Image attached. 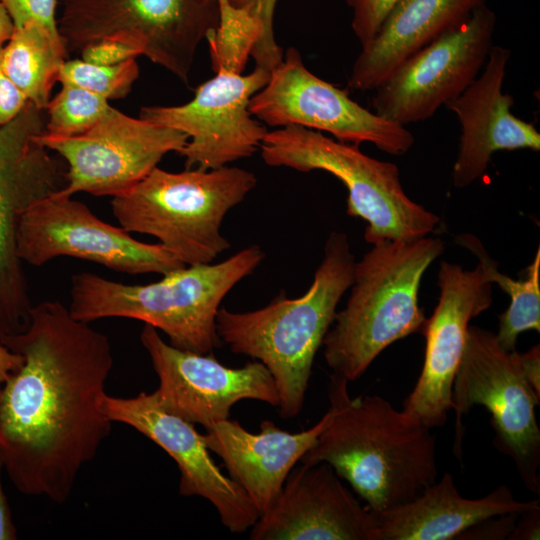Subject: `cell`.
Segmentation results:
<instances>
[{"label":"cell","mask_w":540,"mask_h":540,"mask_svg":"<svg viewBox=\"0 0 540 540\" xmlns=\"http://www.w3.org/2000/svg\"><path fill=\"white\" fill-rule=\"evenodd\" d=\"M0 46V125L14 119L29 102L3 69Z\"/></svg>","instance_id":"33"},{"label":"cell","mask_w":540,"mask_h":540,"mask_svg":"<svg viewBox=\"0 0 540 540\" xmlns=\"http://www.w3.org/2000/svg\"><path fill=\"white\" fill-rule=\"evenodd\" d=\"M330 419L300 463L329 464L373 512L407 503L438 478L431 428L378 395L352 398L333 373Z\"/></svg>","instance_id":"2"},{"label":"cell","mask_w":540,"mask_h":540,"mask_svg":"<svg viewBox=\"0 0 540 540\" xmlns=\"http://www.w3.org/2000/svg\"><path fill=\"white\" fill-rule=\"evenodd\" d=\"M511 52L492 46L482 71L455 99L445 104L461 126L453 185L465 188L486 172L493 153L501 150H540L535 126L511 112L514 98L503 92Z\"/></svg>","instance_id":"20"},{"label":"cell","mask_w":540,"mask_h":540,"mask_svg":"<svg viewBox=\"0 0 540 540\" xmlns=\"http://www.w3.org/2000/svg\"><path fill=\"white\" fill-rule=\"evenodd\" d=\"M400 0H346L352 9V30L361 48L375 37L389 13Z\"/></svg>","instance_id":"29"},{"label":"cell","mask_w":540,"mask_h":540,"mask_svg":"<svg viewBox=\"0 0 540 540\" xmlns=\"http://www.w3.org/2000/svg\"><path fill=\"white\" fill-rule=\"evenodd\" d=\"M138 77L136 57L113 65H98L75 59L64 62L58 82L84 88L109 101L127 96Z\"/></svg>","instance_id":"28"},{"label":"cell","mask_w":540,"mask_h":540,"mask_svg":"<svg viewBox=\"0 0 540 540\" xmlns=\"http://www.w3.org/2000/svg\"><path fill=\"white\" fill-rule=\"evenodd\" d=\"M67 51L59 34L36 22L14 27L1 52L3 69L29 102L46 109Z\"/></svg>","instance_id":"24"},{"label":"cell","mask_w":540,"mask_h":540,"mask_svg":"<svg viewBox=\"0 0 540 540\" xmlns=\"http://www.w3.org/2000/svg\"><path fill=\"white\" fill-rule=\"evenodd\" d=\"M13 31V21L5 6L0 1V46H4V44L10 39Z\"/></svg>","instance_id":"39"},{"label":"cell","mask_w":540,"mask_h":540,"mask_svg":"<svg viewBox=\"0 0 540 540\" xmlns=\"http://www.w3.org/2000/svg\"><path fill=\"white\" fill-rule=\"evenodd\" d=\"M488 0H400L372 41L361 48L348 84L376 89L408 57L465 22Z\"/></svg>","instance_id":"23"},{"label":"cell","mask_w":540,"mask_h":540,"mask_svg":"<svg viewBox=\"0 0 540 540\" xmlns=\"http://www.w3.org/2000/svg\"><path fill=\"white\" fill-rule=\"evenodd\" d=\"M259 150L268 166L320 170L338 178L348 191L347 214L367 223L364 238L372 245L428 236L440 224L436 214L405 193L394 163L374 159L358 145L285 126L268 131Z\"/></svg>","instance_id":"7"},{"label":"cell","mask_w":540,"mask_h":540,"mask_svg":"<svg viewBox=\"0 0 540 540\" xmlns=\"http://www.w3.org/2000/svg\"><path fill=\"white\" fill-rule=\"evenodd\" d=\"M101 408L112 422L129 425L160 446L178 466L179 493L208 500L229 531L242 533L256 523L258 511L242 488L216 465L203 434L193 423L162 408L153 392L131 398L106 394Z\"/></svg>","instance_id":"18"},{"label":"cell","mask_w":540,"mask_h":540,"mask_svg":"<svg viewBox=\"0 0 540 540\" xmlns=\"http://www.w3.org/2000/svg\"><path fill=\"white\" fill-rule=\"evenodd\" d=\"M535 509H540L539 499L518 501L506 485L482 498H465L445 472L417 498L374 513L375 540H450L490 517Z\"/></svg>","instance_id":"22"},{"label":"cell","mask_w":540,"mask_h":540,"mask_svg":"<svg viewBox=\"0 0 540 540\" xmlns=\"http://www.w3.org/2000/svg\"><path fill=\"white\" fill-rule=\"evenodd\" d=\"M355 263L347 235L332 231L313 282L302 296L280 295L252 311L218 310L220 341L231 352L266 366L278 390L283 419L296 417L303 408L315 355L342 296L352 285Z\"/></svg>","instance_id":"3"},{"label":"cell","mask_w":540,"mask_h":540,"mask_svg":"<svg viewBox=\"0 0 540 540\" xmlns=\"http://www.w3.org/2000/svg\"><path fill=\"white\" fill-rule=\"evenodd\" d=\"M140 341L159 379L153 392L159 405L194 425L207 428L228 419L233 405L246 399L279 406L275 381L257 360L242 367H228L213 353L198 354L173 347L148 324L141 331Z\"/></svg>","instance_id":"16"},{"label":"cell","mask_w":540,"mask_h":540,"mask_svg":"<svg viewBox=\"0 0 540 540\" xmlns=\"http://www.w3.org/2000/svg\"><path fill=\"white\" fill-rule=\"evenodd\" d=\"M248 109L264 125L327 132L338 141L371 143L396 156L407 153L415 141L406 126L369 111L347 91L310 72L294 47L286 50L266 85L251 97Z\"/></svg>","instance_id":"11"},{"label":"cell","mask_w":540,"mask_h":540,"mask_svg":"<svg viewBox=\"0 0 540 540\" xmlns=\"http://www.w3.org/2000/svg\"><path fill=\"white\" fill-rule=\"evenodd\" d=\"M540 396L528 383L519 353L504 349L496 334L470 326L452 387L456 414L454 452L460 455L462 419L475 405L491 414L494 444L509 456L525 487L540 494V429L535 407Z\"/></svg>","instance_id":"9"},{"label":"cell","mask_w":540,"mask_h":540,"mask_svg":"<svg viewBox=\"0 0 540 540\" xmlns=\"http://www.w3.org/2000/svg\"><path fill=\"white\" fill-rule=\"evenodd\" d=\"M455 242L474 254L488 280L497 283L510 296V304L500 315L496 338L500 345L514 351L520 333L540 331V248L532 263L526 268L524 279H513L498 270V263L491 258L481 241L472 234H461Z\"/></svg>","instance_id":"25"},{"label":"cell","mask_w":540,"mask_h":540,"mask_svg":"<svg viewBox=\"0 0 540 540\" xmlns=\"http://www.w3.org/2000/svg\"><path fill=\"white\" fill-rule=\"evenodd\" d=\"M235 6H245L256 13L264 24V35L253 49V57L262 62H273L281 57L273 31V15L277 0H229Z\"/></svg>","instance_id":"31"},{"label":"cell","mask_w":540,"mask_h":540,"mask_svg":"<svg viewBox=\"0 0 540 540\" xmlns=\"http://www.w3.org/2000/svg\"><path fill=\"white\" fill-rule=\"evenodd\" d=\"M256 184L254 173L228 165L181 172L157 166L113 196L111 209L121 228L157 238L183 264H209L231 247L221 234L225 216Z\"/></svg>","instance_id":"6"},{"label":"cell","mask_w":540,"mask_h":540,"mask_svg":"<svg viewBox=\"0 0 540 540\" xmlns=\"http://www.w3.org/2000/svg\"><path fill=\"white\" fill-rule=\"evenodd\" d=\"M41 111L28 102L0 125V337L23 331L33 306L17 253L20 219L67 185L65 161L35 140L45 131Z\"/></svg>","instance_id":"10"},{"label":"cell","mask_w":540,"mask_h":540,"mask_svg":"<svg viewBox=\"0 0 540 540\" xmlns=\"http://www.w3.org/2000/svg\"><path fill=\"white\" fill-rule=\"evenodd\" d=\"M3 469V462L0 457V540H15L17 539L16 528L2 487L1 474Z\"/></svg>","instance_id":"37"},{"label":"cell","mask_w":540,"mask_h":540,"mask_svg":"<svg viewBox=\"0 0 540 540\" xmlns=\"http://www.w3.org/2000/svg\"><path fill=\"white\" fill-rule=\"evenodd\" d=\"M492 284L479 263L473 270L445 260L440 263L438 303L422 330L426 339L422 370L403 403L408 416L431 429L447 421L469 322L491 306Z\"/></svg>","instance_id":"17"},{"label":"cell","mask_w":540,"mask_h":540,"mask_svg":"<svg viewBox=\"0 0 540 540\" xmlns=\"http://www.w3.org/2000/svg\"><path fill=\"white\" fill-rule=\"evenodd\" d=\"M265 254L244 247L219 263L186 265L149 284H125L90 272L71 278V315L90 323L130 318L161 330L173 347L209 354L220 346L216 316L224 297L252 274Z\"/></svg>","instance_id":"4"},{"label":"cell","mask_w":540,"mask_h":540,"mask_svg":"<svg viewBox=\"0 0 540 540\" xmlns=\"http://www.w3.org/2000/svg\"><path fill=\"white\" fill-rule=\"evenodd\" d=\"M270 71L256 67L246 75L218 70L202 83L192 100L179 106H144L141 119L188 136L178 152L186 169L209 170L256 153L268 130L252 117L251 97L268 82Z\"/></svg>","instance_id":"15"},{"label":"cell","mask_w":540,"mask_h":540,"mask_svg":"<svg viewBox=\"0 0 540 540\" xmlns=\"http://www.w3.org/2000/svg\"><path fill=\"white\" fill-rule=\"evenodd\" d=\"M219 21L206 36L214 72L226 70L241 74L254 47L264 35L260 17L245 6L217 0Z\"/></svg>","instance_id":"26"},{"label":"cell","mask_w":540,"mask_h":540,"mask_svg":"<svg viewBox=\"0 0 540 540\" xmlns=\"http://www.w3.org/2000/svg\"><path fill=\"white\" fill-rule=\"evenodd\" d=\"M495 13L486 5L403 61L375 90L372 106L400 125L424 121L480 74L492 48Z\"/></svg>","instance_id":"14"},{"label":"cell","mask_w":540,"mask_h":540,"mask_svg":"<svg viewBox=\"0 0 540 540\" xmlns=\"http://www.w3.org/2000/svg\"><path fill=\"white\" fill-rule=\"evenodd\" d=\"M24 362L0 392V457L23 494L62 504L109 436L101 404L113 367L108 336L58 300L32 306L27 327L0 337Z\"/></svg>","instance_id":"1"},{"label":"cell","mask_w":540,"mask_h":540,"mask_svg":"<svg viewBox=\"0 0 540 540\" xmlns=\"http://www.w3.org/2000/svg\"><path fill=\"white\" fill-rule=\"evenodd\" d=\"M111 105L102 96L84 88L62 84L59 93L48 103L45 132L61 137L81 135L95 126Z\"/></svg>","instance_id":"27"},{"label":"cell","mask_w":540,"mask_h":540,"mask_svg":"<svg viewBox=\"0 0 540 540\" xmlns=\"http://www.w3.org/2000/svg\"><path fill=\"white\" fill-rule=\"evenodd\" d=\"M10 15L14 27L36 22L54 34H59L56 6L58 0H0Z\"/></svg>","instance_id":"30"},{"label":"cell","mask_w":540,"mask_h":540,"mask_svg":"<svg viewBox=\"0 0 540 540\" xmlns=\"http://www.w3.org/2000/svg\"><path fill=\"white\" fill-rule=\"evenodd\" d=\"M23 357L11 351L0 341V392L9 376L23 364Z\"/></svg>","instance_id":"38"},{"label":"cell","mask_w":540,"mask_h":540,"mask_svg":"<svg viewBox=\"0 0 540 540\" xmlns=\"http://www.w3.org/2000/svg\"><path fill=\"white\" fill-rule=\"evenodd\" d=\"M35 140L55 151L67 165V185L55 195L72 197L86 192L113 197L140 182L167 153H178L188 136L111 106L81 135L61 137L44 131Z\"/></svg>","instance_id":"13"},{"label":"cell","mask_w":540,"mask_h":540,"mask_svg":"<svg viewBox=\"0 0 540 540\" xmlns=\"http://www.w3.org/2000/svg\"><path fill=\"white\" fill-rule=\"evenodd\" d=\"M440 238L386 240L355 263L351 292L324 341V358L348 382L359 379L389 345L423 330V274L443 252Z\"/></svg>","instance_id":"5"},{"label":"cell","mask_w":540,"mask_h":540,"mask_svg":"<svg viewBox=\"0 0 540 540\" xmlns=\"http://www.w3.org/2000/svg\"><path fill=\"white\" fill-rule=\"evenodd\" d=\"M518 517L519 514H506L490 517L466 530L473 531L474 533H467L465 536H478L476 538L481 539H508Z\"/></svg>","instance_id":"34"},{"label":"cell","mask_w":540,"mask_h":540,"mask_svg":"<svg viewBox=\"0 0 540 540\" xmlns=\"http://www.w3.org/2000/svg\"><path fill=\"white\" fill-rule=\"evenodd\" d=\"M17 253L32 266L67 256L131 275L163 276L186 266L161 244L136 240L123 228L99 219L86 204L55 194L22 215Z\"/></svg>","instance_id":"12"},{"label":"cell","mask_w":540,"mask_h":540,"mask_svg":"<svg viewBox=\"0 0 540 540\" xmlns=\"http://www.w3.org/2000/svg\"><path fill=\"white\" fill-rule=\"evenodd\" d=\"M58 32L68 53L112 40L136 49L183 83L200 42L216 29L217 0H58Z\"/></svg>","instance_id":"8"},{"label":"cell","mask_w":540,"mask_h":540,"mask_svg":"<svg viewBox=\"0 0 540 540\" xmlns=\"http://www.w3.org/2000/svg\"><path fill=\"white\" fill-rule=\"evenodd\" d=\"M328 410L311 428L291 433L264 420L251 433L230 418L205 428L207 448L222 459L230 478L246 493L259 515L280 494L290 471L313 446L330 419Z\"/></svg>","instance_id":"21"},{"label":"cell","mask_w":540,"mask_h":540,"mask_svg":"<svg viewBox=\"0 0 540 540\" xmlns=\"http://www.w3.org/2000/svg\"><path fill=\"white\" fill-rule=\"evenodd\" d=\"M82 60L98 64L113 65L128 58L137 57L138 51L126 44L112 40H103L91 44L81 51Z\"/></svg>","instance_id":"32"},{"label":"cell","mask_w":540,"mask_h":540,"mask_svg":"<svg viewBox=\"0 0 540 540\" xmlns=\"http://www.w3.org/2000/svg\"><path fill=\"white\" fill-rule=\"evenodd\" d=\"M520 520L508 536L511 540L539 539L540 532V509H535L519 515Z\"/></svg>","instance_id":"35"},{"label":"cell","mask_w":540,"mask_h":540,"mask_svg":"<svg viewBox=\"0 0 540 540\" xmlns=\"http://www.w3.org/2000/svg\"><path fill=\"white\" fill-rule=\"evenodd\" d=\"M524 375L535 393L540 396V349L533 346L524 353H519Z\"/></svg>","instance_id":"36"},{"label":"cell","mask_w":540,"mask_h":540,"mask_svg":"<svg viewBox=\"0 0 540 540\" xmlns=\"http://www.w3.org/2000/svg\"><path fill=\"white\" fill-rule=\"evenodd\" d=\"M375 514L360 504L327 463H301L273 505L251 527V540H375Z\"/></svg>","instance_id":"19"}]
</instances>
